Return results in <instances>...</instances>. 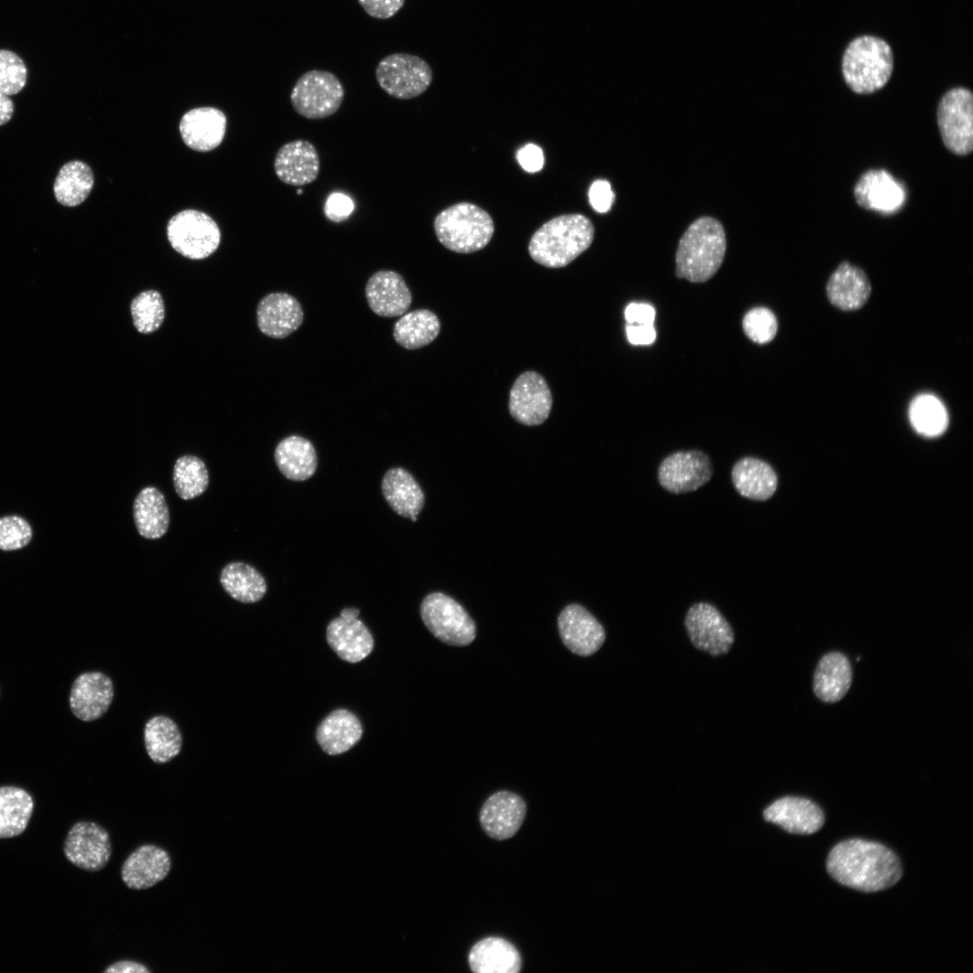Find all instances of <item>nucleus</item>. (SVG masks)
<instances>
[{
	"label": "nucleus",
	"instance_id": "obj_41",
	"mask_svg": "<svg viewBox=\"0 0 973 973\" xmlns=\"http://www.w3.org/2000/svg\"><path fill=\"white\" fill-rule=\"evenodd\" d=\"M131 314L133 325L140 333L149 334L157 331L165 318L160 293L153 289L141 292L131 302Z\"/></svg>",
	"mask_w": 973,
	"mask_h": 973
},
{
	"label": "nucleus",
	"instance_id": "obj_45",
	"mask_svg": "<svg viewBox=\"0 0 973 973\" xmlns=\"http://www.w3.org/2000/svg\"><path fill=\"white\" fill-rule=\"evenodd\" d=\"M354 207V203L349 196L334 192L326 198L323 213L328 220L333 223H341L350 216Z\"/></svg>",
	"mask_w": 973,
	"mask_h": 973
},
{
	"label": "nucleus",
	"instance_id": "obj_33",
	"mask_svg": "<svg viewBox=\"0 0 973 973\" xmlns=\"http://www.w3.org/2000/svg\"><path fill=\"white\" fill-rule=\"evenodd\" d=\"M133 520L139 534L149 540L161 538L168 530L170 514L164 495L154 486L141 489L133 505Z\"/></svg>",
	"mask_w": 973,
	"mask_h": 973
},
{
	"label": "nucleus",
	"instance_id": "obj_42",
	"mask_svg": "<svg viewBox=\"0 0 973 973\" xmlns=\"http://www.w3.org/2000/svg\"><path fill=\"white\" fill-rule=\"evenodd\" d=\"M27 68L22 58L8 50H0V92L11 95L21 92L27 82Z\"/></svg>",
	"mask_w": 973,
	"mask_h": 973
},
{
	"label": "nucleus",
	"instance_id": "obj_2",
	"mask_svg": "<svg viewBox=\"0 0 973 973\" xmlns=\"http://www.w3.org/2000/svg\"><path fill=\"white\" fill-rule=\"evenodd\" d=\"M592 222L580 214L559 215L543 223L532 236L531 258L547 268H563L587 250L593 242Z\"/></svg>",
	"mask_w": 973,
	"mask_h": 973
},
{
	"label": "nucleus",
	"instance_id": "obj_38",
	"mask_svg": "<svg viewBox=\"0 0 973 973\" xmlns=\"http://www.w3.org/2000/svg\"><path fill=\"white\" fill-rule=\"evenodd\" d=\"M144 743L150 759L155 763L164 764L180 753L182 735L171 718L155 715L145 724Z\"/></svg>",
	"mask_w": 973,
	"mask_h": 973
},
{
	"label": "nucleus",
	"instance_id": "obj_16",
	"mask_svg": "<svg viewBox=\"0 0 973 973\" xmlns=\"http://www.w3.org/2000/svg\"><path fill=\"white\" fill-rule=\"evenodd\" d=\"M558 627L564 645L579 656L596 652L605 640L600 623L582 605H567L559 614Z\"/></svg>",
	"mask_w": 973,
	"mask_h": 973
},
{
	"label": "nucleus",
	"instance_id": "obj_27",
	"mask_svg": "<svg viewBox=\"0 0 973 973\" xmlns=\"http://www.w3.org/2000/svg\"><path fill=\"white\" fill-rule=\"evenodd\" d=\"M468 961L475 973H517L522 968V958L514 945L495 936L476 942Z\"/></svg>",
	"mask_w": 973,
	"mask_h": 973
},
{
	"label": "nucleus",
	"instance_id": "obj_12",
	"mask_svg": "<svg viewBox=\"0 0 973 973\" xmlns=\"http://www.w3.org/2000/svg\"><path fill=\"white\" fill-rule=\"evenodd\" d=\"M713 476L710 458L703 451L681 450L667 456L658 470L659 484L673 494L695 491Z\"/></svg>",
	"mask_w": 973,
	"mask_h": 973
},
{
	"label": "nucleus",
	"instance_id": "obj_13",
	"mask_svg": "<svg viewBox=\"0 0 973 973\" xmlns=\"http://www.w3.org/2000/svg\"><path fill=\"white\" fill-rule=\"evenodd\" d=\"M552 395L545 378L529 370L517 377L509 395V411L520 423L534 426L550 415Z\"/></svg>",
	"mask_w": 973,
	"mask_h": 973
},
{
	"label": "nucleus",
	"instance_id": "obj_31",
	"mask_svg": "<svg viewBox=\"0 0 973 973\" xmlns=\"http://www.w3.org/2000/svg\"><path fill=\"white\" fill-rule=\"evenodd\" d=\"M851 684V667L848 658L838 651L825 654L818 662L814 674L815 696L825 703L840 701Z\"/></svg>",
	"mask_w": 973,
	"mask_h": 973
},
{
	"label": "nucleus",
	"instance_id": "obj_20",
	"mask_svg": "<svg viewBox=\"0 0 973 973\" xmlns=\"http://www.w3.org/2000/svg\"><path fill=\"white\" fill-rule=\"evenodd\" d=\"M170 869L171 859L165 849L155 844H143L125 859L121 878L130 889L145 890L166 878Z\"/></svg>",
	"mask_w": 973,
	"mask_h": 973
},
{
	"label": "nucleus",
	"instance_id": "obj_32",
	"mask_svg": "<svg viewBox=\"0 0 973 973\" xmlns=\"http://www.w3.org/2000/svg\"><path fill=\"white\" fill-rule=\"evenodd\" d=\"M274 459L281 474L294 481L310 478L317 468V454L313 443L299 435L281 440L275 449Z\"/></svg>",
	"mask_w": 973,
	"mask_h": 973
},
{
	"label": "nucleus",
	"instance_id": "obj_10",
	"mask_svg": "<svg viewBox=\"0 0 973 973\" xmlns=\"http://www.w3.org/2000/svg\"><path fill=\"white\" fill-rule=\"evenodd\" d=\"M937 123L946 148L959 156L973 149V96L968 88L948 90L937 108Z\"/></svg>",
	"mask_w": 973,
	"mask_h": 973
},
{
	"label": "nucleus",
	"instance_id": "obj_29",
	"mask_svg": "<svg viewBox=\"0 0 973 973\" xmlns=\"http://www.w3.org/2000/svg\"><path fill=\"white\" fill-rule=\"evenodd\" d=\"M732 480L741 496L756 501L770 498L777 486V477L771 466L753 457H744L733 465Z\"/></svg>",
	"mask_w": 973,
	"mask_h": 973
},
{
	"label": "nucleus",
	"instance_id": "obj_23",
	"mask_svg": "<svg viewBox=\"0 0 973 973\" xmlns=\"http://www.w3.org/2000/svg\"><path fill=\"white\" fill-rule=\"evenodd\" d=\"M303 321L304 312L300 303L287 293H270L258 304V327L268 337L286 338L296 331Z\"/></svg>",
	"mask_w": 973,
	"mask_h": 973
},
{
	"label": "nucleus",
	"instance_id": "obj_5",
	"mask_svg": "<svg viewBox=\"0 0 973 973\" xmlns=\"http://www.w3.org/2000/svg\"><path fill=\"white\" fill-rule=\"evenodd\" d=\"M433 229L438 241L457 253H471L485 248L490 241L494 222L490 214L477 205L460 202L440 212Z\"/></svg>",
	"mask_w": 973,
	"mask_h": 973
},
{
	"label": "nucleus",
	"instance_id": "obj_34",
	"mask_svg": "<svg viewBox=\"0 0 973 973\" xmlns=\"http://www.w3.org/2000/svg\"><path fill=\"white\" fill-rule=\"evenodd\" d=\"M34 809L32 796L15 786L0 787V839L22 834L27 828Z\"/></svg>",
	"mask_w": 973,
	"mask_h": 973
},
{
	"label": "nucleus",
	"instance_id": "obj_46",
	"mask_svg": "<svg viewBox=\"0 0 973 973\" xmlns=\"http://www.w3.org/2000/svg\"><path fill=\"white\" fill-rule=\"evenodd\" d=\"M589 203L597 213L608 212L614 201V194L607 180H595L588 190Z\"/></svg>",
	"mask_w": 973,
	"mask_h": 973
},
{
	"label": "nucleus",
	"instance_id": "obj_19",
	"mask_svg": "<svg viewBox=\"0 0 973 973\" xmlns=\"http://www.w3.org/2000/svg\"><path fill=\"white\" fill-rule=\"evenodd\" d=\"M857 204L868 210L884 214L899 211L906 200L901 182L885 169L866 171L854 186Z\"/></svg>",
	"mask_w": 973,
	"mask_h": 973
},
{
	"label": "nucleus",
	"instance_id": "obj_40",
	"mask_svg": "<svg viewBox=\"0 0 973 973\" xmlns=\"http://www.w3.org/2000/svg\"><path fill=\"white\" fill-rule=\"evenodd\" d=\"M173 485L177 495L183 500L201 496L209 486L205 463L194 455L179 457L173 468Z\"/></svg>",
	"mask_w": 973,
	"mask_h": 973
},
{
	"label": "nucleus",
	"instance_id": "obj_25",
	"mask_svg": "<svg viewBox=\"0 0 973 973\" xmlns=\"http://www.w3.org/2000/svg\"><path fill=\"white\" fill-rule=\"evenodd\" d=\"M764 818L796 834H812L824 823L823 810L813 801L785 796L775 801L764 811Z\"/></svg>",
	"mask_w": 973,
	"mask_h": 973
},
{
	"label": "nucleus",
	"instance_id": "obj_17",
	"mask_svg": "<svg viewBox=\"0 0 973 973\" xmlns=\"http://www.w3.org/2000/svg\"><path fill=\"white\" fill-rule=\"evenodd\" d=\"M526 810L522 796L510 791H498L483 804L479 812L480 825L490 838L507 840L521 828Z\"/></svg>",
	"mask_w": 973,
	"mask_h": 973
},
{
	"label": "nucleus",
	"instance_id": "obj_11",
	"mask_svg": "<svg viewBox=\"0 0 973 973\" xmlns=\"http://www.w3.org/2000/svg\"><path fill=\"white\" fill-rule=\"evenodd\" d=\"M63 852L72 865L89 872L99 871L112 856L109 833L95 822H77L67 833Z\"/></svg>",
	"mask_w": 973,
	"mask_h": 973
},
{
	"label": "nucleus",
	"instance_id": "obj_9",
	"mask_svg": "<svg viewBox=\"0 0 973 973\" xmlns=\"http://www.w3.org/2000/svg\"><path fill=\"white\" fill-rule=\"evenodd\" d=\"M379 86L390 96L407 100L424 93L432 82L430 65L410 53H393L382 59L375 70Z\"/></svg>",
	"mask_w": 973,
	"mask_h": 973
},
{
	"label": "nucleus",
	"instance_id": "obj_7",
	"mask_svg": "<svg viewBox=\"0 0 973 973\" xmlns=\"http://www.w3.org/2000/svg\"><path fill=\"white\" fill-rule=\"evenodd\" d=\"M420 614L428 630L452 646H466L476 638V624L467 611L450 596L434 592L426 596Z\"/></svg>",
	"mask_w": 973,
	"mask_h": 973
},
{
	"label": "nucleus",
	"instance_id": "obj_44",
	"mask_svg": "<svg viewBox=\"0 0 973 973\" xmlns=\"http://www.w3.org/2000/svg\"><path fill=\"white\" fill-rule=\"evenodd\" d=\"M32 537L29 524L22 518L9 516L0 519V549L15 550L26 545Z\"/></svg>",
	"mask_w": 973,
	"mask_h": 973
},
{
	"label": "nucleus",
	"instance_id": "obj_49",
	"mask_svg": "<svg viewBox=\"0 0 973 973\" xmlns=\"http://www.w3.org/2000/svg\"><path fill=\"white\" fill-rule=\"evenodd\" d=\"M655 308L647 303H631L624 311L625 320L630 324H653Z\"/></svg>",
	"mask_w": 973,
	"mask_h": 973
},
{
	"label": "nucleus",
	"instance_id": "obj_35",
	"mask_svg": "<svg viewBox=\"0 0 973 973\" xmlns=\"http://www.w3.org/2000/svg\"><path fill=\"white\" fill-rule=\"evenodd\" d=\"M223 590L234 600L252 604L261 600L267 593L264 577L252 566L233 561L225 565L219 577Z\"/></svg>",
	"mask_w": 973,
	"mask_h": 973
},
{
	"label": "nucleus",
	"instance_id": "obj_3",
	"mask_svg": "<svg viewBox=\"0 0 973 973\" xmlns=\"http://www.w3.org/2000/svg\"><path fill=\"white\" fill-rule=\"evenodd\" d=\"M725 250V233L720 222L706 216L696 220L679 241L677 277L693 283L707 281L720 268Z\"/></svg>",
	"mask_w": 973,
	"mask_h": 973
},
{
	"label": "nucleus",
	"instance_id": "obj_28",
	"mask_svg": "<svg viewBox=\"0 0 973 973\" xmlns=\"http://www.w3.org/2000/svg\"><path fill=\"white\" fill-rule=\"evenodd\" d=\"M830 302L841 310H857L868 299L871 286L865 272L842 262L830 277L826 286Z\"/></svg>",
	"mask_w": 973,
	"mask_h": 973
},
{
	"label": "nucleus",
	"instance_id": "obj_51",
	"mask_svg": "<svg viewBox=\"0 0 973 973\" xmlns=\"http://www.w3.org/2000/svg\"><path fill=\"white\" fill-rule=\"evenodd\" d=\"M105 973H149L150 969L142 963L133 960H119L109 965Z\"/></svg>",
	"mask_w": 973,
	"mask_h": 973
},
{
	"label": "nucleus",
	"instance_id": "obj_50",
	"mask_svg": "<svg viewBox=\"0 0 973 973\" xmlns=\"http://www.w3.org/2000/svg\"><path fill=\"white\" fill-rule=\"evenodd\" d=\"M626 335L632 345H650L657 336L653 324H630L626 326Z\"/></svg>",
	"mask_w": 973,
	"mask_h": 973
},
{
	"label": "nucleus",
	"instance_id": "obj_36",
	"mask_svg": "<svg viewBox=\"0 0 973 973\" xmlns=\"http://www.w3.org/2000/svg\"><path fill=\"white\" fill-rule=\"evenodd\" d=\"M440 330V320L433 312L417 309L401 315L394 325L393 336L403 348L416 350L433 341Z\"/></svg>",
	"mask_w": 973,
	"mask_h": 973
},
{
	"label": "nucleus",
	"instance_id": "obj_39",
	"mask_svg": "<svg viewBox=\"0 0 973 973\" xmlns=\"http://www.w3.org/2000/svg\"><path fill=\"white\" fill-rule=\"evenodd\" d=\"M909 418L914 430L925 437H937L948 427L949 418L945 406L934 396H917L909 407Z\"/></svg>",
	"mask_w": 973,
	"mask_h": 973
},
{
	"label": "nucleus",
	"instance_id": "obj_4",
	"mask_svg": "<svg viewBox=\"0 0 973 973\" xmlns=\"http://www.w3.org/2000/svg\"><path fill=\"white\" fill-rule=\"evenodd\" d=\"M893 69L894 55L890 45L874 35L854 38L841 59L844 81L856 94H871L883 88Z\"/></svg>",
	"mask_w": 973,
	"mask_h": 973
},
{
	"label": "nucleus",
	"instance_id": "obj_22",
	"mask_svg": "<svg viewBox=\"0 0 973 973\" xmlns=\"http://www.w3.org/2000/svg\"><path fill=\"white\" fill-rule=\"evenodd\" d=\"M274 169L281 182L302 186L314 182L320 172V158L314 145L305 140L285 143L277 150Z\"/></svg>",
	"mask_w": 973,
	"mask_h": 973
},
{
	"label": "nucleus",
	"instance_id": "obj_14",
	"mask_svg": "<svg viewBox=\"0 0 973 973\" xmlns=\"http://www.w3.org/2000/svg\"><path fill=\"white\" fill-rule=\"evenodd\" d=\"M685 624L693 644L714 656L729 651L733 632L722 614L712 605L698 603L687 614Z\"/></svg>",
	"mask_w": 973,
	"mask_h": 973
},
{
	"label": "nucleus",
	"instance_id": "obj_24",
	"mask_svg": "<svg viewBox=\"0 0 973 973\" xmlns=\"http://www.w3.org/2000/svg\"><path fill=\"white\" fill-rule=\"evenodd\" d=\"M226 116L214 107H197L186 113L179 123L185 144L196 151H210L223 140Z\"/></svg>",
	"mask_w": 973,
	"mask_h": 973
},
{
	"label": "nucleus",
	"instance_id": "obj_43",
	"mask_svg": "<svg viewBox=\"0 0 973 973\" xmlns=\"http://www.w3.org/2000/svg\"><path fill=\"white\" fill-rule=\"evenodd\" d=\"M742 327L752 341L764 344L771 341L776 336L777 321L769 309L755 307L744 315Z\"/></svg>",
	"mask_w": 973,
	"mask_h": 973
},
{
	"label": "nucleus",
	"instance_id": "obj_53",
	"mask_svg": "<svg viewBox=\"0 0 973 973\" xmlns=\"http://www.w3.org/2000/svg\"><path fill=\"white\" fill-rule=\"evenodd\" d=\"M301 193H302V190H298V194L300 195Z\"/></svg>",
	"mask_w": 973,
	"mask_h": 973
},
{
	"label": "nucleus",
	"instance_id": "obj_1",
	"mask_svg": "<svg viewBox=\"0 0 973 973\" xmlns=\"http://www.w3.org/2000/svg\"><path fill=\"white\" fill-rule=\"evenodd\" d=\"M826 868L840 884L863 892H877L894 886L902 876L898 857L883 844L849 839L830 851Z\"/></svg>",
	"mask_w": 973,
	"mask_h": 973
},
{
	"label": "nucleus",
	"instance_id": "obj_26",
	"mask_svg": "<svg viewBox=\"0 0 973 973\" xmlns=\"http://www.w3.org/2000/svg\"><path fill=\"white\" fill-rule=\"evenodd\" d=\"M381 489L394 512L416 522L424 505V494L411 473L400 467L389 468L382 478Z\"/></svg>",
	"mask_w": 973,
	"mask_h": 973
},
{
	"label": "nucleus",
	"instance_id": "obj_8",
	"mask_svg": "<svg viewBox=\"0 0 973 973\" xmlns=\"http://www.w3.org/2000/svg\"><path fill=\"white\" fill-rule=\"evenodd\" d=\"M167 236L171 247L190 259L209 257L221 241L217 223L208 214L194 209L173 215L167 225Z\"/></svg>",
	"mask_w": 973,
	"mask_h": 973
},
{
	"label": "nucleus",
	"instance_id": "obj_52",
	"mask_svg": "<svg viewBox=\"0 0 973 973\" xmlns=\"http://www.w3.org/2000/svg\"><path fill=\"white\" fill-rule=\"evenodd\" d=\"M14 105L9 95L0 92V126L7 123L13 117Z\"/></svg>",
	"mask_w": 973,
	"mask_h": 973
},
{
	"label": "nucleus",
	"instance_id": "obj_18",
	"mask_svg": "<svg viewBox=\"0 0 973 973\" xmlns=\"http://www.w3.org/2000/svg\"><path fill=\"white\" fill-rule=\"evenodd\" d=\"M112 679L100 671L80 674L73 682L69 694L72 714L83 722L102 717L114 699Z\"/></svg>",
	"mask_w": 973,
	"mask_h": 973
},
{
	"label": "nucleus",
	"instance_id": "obj_15",
	"mask_svg": "<svg viewBox=\"0 0 973 973\" xmlns=\"http://www.w3.org/2000/svg\"><path fill=\"white\" fill-rule=\"evenodd\" d=\"M357 608H344L332 619L326 629V640L332 650L343 660L356 663L370 654L373 637L367 626L358 619Z\"/></svg>",
	"mask_w": 973,
	"mask_h": 973
},
{
	"label": "nucleus",
	"instance_id": "obj_30",
	"mask_svg": "<svg viewBox=\"0 0 973 973\" xmlns=\"http://www.w3.org/2000/svg\"><path fill=\"white\" fill-rule=\"evenodd\" d=\"M362 736L359 718L346 709L329 714L316 730V740L324 752L338 755L352 748Z\"/></svg>",
	"mask_w": 973,
	"mask_h": 973
},
{
	"label": "nucleus",
	"instance_id": "obj_21",
	"mask_svg": "<svg viewBox=\"0 0 973 973\" xmlns=\"http://www.w3.org/2000/svg\"><path fill=\"white\" fill-rule=\"evenodd\" d=\"M365 295L369 308L381 317L403 315L412 304V294L403 277L393 270H379L368 280Z\"/></svg>",
	"mask_w": 973,
	"mask_h": 973
},
{
	"label": "nucleus",
	"instance_id": "obj_47",
	"mask_svg": "<svg viewBox=\"0 0 973 973\" xmlns=\"http://www.w3.org/2000/svg\"><path fill=\"white\" fill-rule=\"evenodd\" d=\"M360 6L371 17L388 19L404 5L405 0H358Z\"/></svg>",
	"mask_w": 973,
	"mask_h": 973
},
{
	"label": "nucleus",
	"instance_id": "obj_48",
	"mask_svg": "<svg viewBox=\"0 0 973 973\" xmlns=\"http://www.w3.org/2000/svg\"><path fill=\"white\" fill-rule=\"evenodd\" d=\"M516 159L521 167L529 173L540 171L544 164L542 150L533 143H528L522 147L517 151Z\"/></svg>",
	"mask_w": 973,
	"mask_h": 973
},
{
	"label": "nucleus",
	"instance_id": "obj_6",
	"mask_svg": "<svg viewBox=\"0 0 973 973\" xmlns=\"http://www.w3.org/2000/svg\"><path fill=\"white\" fill-rule=\"evenodd\" d=\"M344 99V88L332 72L306 71L299 77L290 94L293 109L307 119H323L334 114Z\"/></svg>",
	"mask_w": 973,
	"mask_h": 973
},
{
	"label": "nucleus",
	"instance_id": "obj_37",
	"mask_svg": "<svg viewBox=\"0 0 973 973\" xmlns=\"http://www.w3.org/2000/svg\"><path fill=\"white\" fill-rule=\"evenodd\" d=\"M94 186L91 168L82 160H70L59 170L53 184L57 202L67 207L82 204Z\"/></svg>",
	"mask_w": 973,
	"mask_h": 973
}]
</instances>
